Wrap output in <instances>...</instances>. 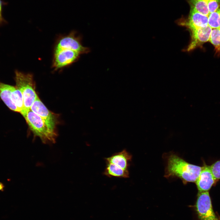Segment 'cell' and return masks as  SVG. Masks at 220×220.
I'll return each instance as SVG.
<instances>
[{"label":"cell","mask_w":220,"mask_h":220,"mask_svg":"<svg viewBox=\"0 0 220 220\" xmlns=\"http://www.w3.org/2000/svg\"><path fill=\"white\" fill-rule=\"evenodd\" d=\"M13 86L0 82V97L9 108L14 111L19 112L17 107L11 99V94Z\"/></svg>","instance_id":"cell-12"},{"label":"cell","mask_w":220,"mask_h":220,"mask_svg":"<svg viewBox=\"0 0 220 220\" xmlns=\"http://www.w3.org/2000/svg\"><path fill=\"white\" fill-rule=\"evenodd\" d=\"M196 208L200 220H219L213 209L209 191L198 192Z\"/></svg>","instance_id":"cell-4"},{"label":"cell","mask_w":220,"mask_h":220,"mask_svg":"<svg viewBox=\"0 0 220 220\" xmlns=\"http://www.w3.org/2000/svg\"><path fill=\"white\" fill-rule=\"evenodd\" d=\"M209 41L217 51H220V28L212 29Z\"/></svg>","instance_id":"cell-17"},{"label":"cell","mask_w":220,"mask_h":220,"mask_svg":"<svg viewBox=\"0 0 220 220\" xmlns=\"http://www.w3.org/2000/svg\"><path fill=\"white\" fill-rule=\"evenodd\" d=\"M208 17V26L212 29L220 28V8L210 13Z\"/></svg>","instance_id":"cell-16"},{"label":"cell","mask_w":220,"mask_h":220,"mask_svg":"<svg viewBox=\"0 0 220 220\" xmlns=\"http://www.w3.org/2000/svg\"><path fill=\"white\" fill-rule=\"evenodd\" d=\"M80 54L78 52L68 49H55L53 66L59 69L67 66L75 61Z\"/></svg>","instance_id":"cell-6"},{"label":"cell","mask_w":220,"mask_h":220,"mask_svg":"<svg viewBox=\"0 0 220 220\" xmlns=\"http://www.w3.org/2000/svg\"><path fill=\"white\" fill-rule=\"evenodd\" d=\"M212 28L209 26L190 31L191 39L185 51L189 52L209 41Z\"/></svg>","instance_id":"cell-8"},{"label":"cell","mask_w":220,"mask_h":220,"mask_svg":"<svg viewBox=\"0 0 220 220\" xmlns=\"http://www.w3.org/2000/svg\"><path fill=\"white\" fill-rule=\"evenodd\" d=\"M132 158L131 155L124 149L105 158V160L106 163H113L125 170H128Z\"/></svg>","instance_id":"cell-11"},{"label":"cell","mask_w":220,"mask_h":220,"mask_svg":"<svg viewBox=\"0 0 220 220\" xmlns=\"http://www.w3.org/2000/svg\"><path fill=\"white\" fill-rule=\"evenodd\" d=\"M217 181L212 173L210 166L207 165L204 163L196 182L198 192L209 191Z\"/></svg>","instance_id":"cell-5"},{"label":"cell","mask_w":220,"mask_h":220,"mask_svg":"<svg viewBox=\"0 0 220 220\" xmlns=\"http://www.w3.org/2000/svg\"><path fill=\"white\" fill-rule=\"evenodd\" d=\"M23 117L34 135L39 138L44 143L55 142L57 134L55 129L41 117L31 109Z\"/></svg>","instance_id":"cell-2"},{"label":"cell","mask_w":220,"mask_h":220,"mask_svg":"<svg viewBox=\"0 0 220 220\" xmlns=\"http://www.w3.org/2000/svg\"><path fill=\"white\" fill-rule=\"evenodd\" d=\"M63 49L72 50L80 54L87 53L90 51L89 48L82 46L80 39L73 34L64 37L59 40L55 49Z\"/></svg>","instance_id":"cell-7"},{"label":"cell","mask_w":220,"mask_h":220,"mask_svg":"<svg viewBox=\"0 0 220 220\" xmlns=\"http://www.w3.org/2000/svg\"><path fill=\"white\" fill-rule=\"evenodd\" d=\"M11 98L12 101L17 107L19 112L21 113L24 108L23 97L21 91L16 86H13Z\"/></svg>","instance_id":"cell-15"},{"label":"cell","mask_w":220,"mask_h":220,"mask_svg":"<svg viewBox=\"0 0 220 220\" xmlns=\"http://www.w3.org/2000/svg\"><path fill=\"white\" fill-rule=\"evenodd\" d=\"M202 167L189 163L175 154L168 158L166 168V177L176 176L186 182H196Z\"/></svg>","instance_id":"cell-1"},{"label":"cell","mask_w":220,"mask_h":220,"mask_svg":"<svg viewBox=\"0 0 220 220\" xmlns=\"http://www.w3.org/2000/svg\"><path fill=\"white\" fill-rule=\"evenodd\" d=\"M212 173L217 180L220 179V160H217L210 165Z\"/></svg>","instance_id":"cell-18"},{"label":"cell","mask_w":220,"mask_h":220,"mask_svg":"<svg viewBox=\"0 0 220 220\" xmlns=\"http://www.w3.org/2000/svg\"><path fill=\"white\" fill-rule=\"evenodd\" d=\"M5 186L4 184L0 182V191H3L4 190Z\"/></svg>","instance_id":"cell-21"},{"label":"cell","mask_w":220,"mask_h":220,"mask_svg":"<svg viewBox=\"0 0 220 220\" xmlns=\"http://www.w3.org/2000/svg\"><path fill=\"white\" fill-rule=\"evenodd\" d=\"M208 0H190L191 8L199 13L208 16L210 13L208 7Z\"/></svg>","instance_id":"cell-14"},{"label":"cell","mask_w":220,"mask_h":220,"mask_svg":"<svg viewBox=\"0 0 220 220\" xmlns=\"http://www.w3.org/2000/svg\"><path fill=\"white\" fill-rule=\"evenodd\" d=\"M179 24L186 27L191 31L208 26V17L191 8L188 19L180 21Z\"/></svg>","instance_id":"cell-9"},{"label":"cell","mask_w":220,"mask_h":220,"mask_svg":"<svg viewBox=\"0 0 220 220\" xmlns=\"http://www.w3.org/2000/svg\"><path fill=\"white\" fill-rule=\"evenodd\" d=\"M106 167L104 172L105 175L109 177L126 178L129 177L128 170H125L113 163H106Z\"/></svg>","instance_id":"cell-13"},{"label":"cell","mask_w":220,"mask_h":220,"mask_svg":"<svg viewBox=\"0 0 220 220\" xmlns=\"http://www.w3.org/2000/svg\"><path fill=\"white\" fill-rule=\"evenodd\" d=\"M7 4V3L2 0H0V26L6 22L2 16L3 6Z\"/></svg>","instance_id":"cell-20"},{"label":"cell","mask_w":220,"mask_h":220,"mask_svg":"<svg viewBox=\"0 0 220 220\" xmlns=\"http://www.w3.org/2000/svg\"><path fill=\"white\" fill-rule=\"evenodd\" d=\"M15 80L16 87L21 91L23 97L24 108L20 113L24 116L29 111L38 96L35 91V85L33 76L16 71Z\"/></svg>","instance_id":"cell-3"},{"label":"cell","mask_w":220,"mask_h":220,"mask_svg":"<svg viewBox=\"0 0 220 220\" xmlns=\"http://www.w3.org/2000/svg\"><path fill=\"white\" fill-rule=\"evenodd\" d=\"M30 109L41 117L51 127L55 129L56 122V117L45 106L38 97L33 102Z\"/></svg>","instance_id":"cell-10"},{"label":"cell","mask_w":220,"mask_h":220,"mask_svg":"<svg viewBox=\"0 0 220 220\" xmlns=\"http://www.w3.org/2000/svg\"><path fill=\"white\" fill-rule=\"evenodd\" d=\"M208 7L210 13L216 11L220 8V0H208Z\"/></svg>","instance_id":"cell-19"}]
</instances>
